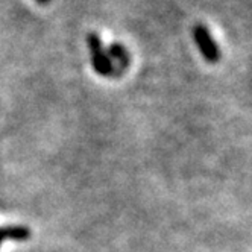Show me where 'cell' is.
<instances>
[{
	"label": "cell",
	"instance_id": "5b68a950",
	"mask_svg": "<svg viewBox=\"0 0 252 252\" xmlns=\"http://www.w3.org/2000/svg\"><path fill=\"white\" fill-rule=\"evenodd\" d=\"M37 2H38V3H41V5H46V3H49V2H50V0H37Z\"/></svg>",
	"mask_w": 252,
	"mask_h": 252
},
{
	"label": "cell",
	"instance_id": "277c9868",
	"mask_svg": "<svg viewBox=\"0 0 252 252\" xmlns=\"http://www.w3.org/2000/svg\"><path fill=\"white\" fill-rule=\"evenodd\" d=\"M31 229L25 225H14V226H5L0 228V245L5 240H14V242H26L31 239Z\"/></svg>",
	"mask_w": 252,
	"mask_h": 252
},
{
	"label": "cell",
	"instance_id": "6da1fadb",
	"mask_svg": "<svg viewBox=\"0 0 252 252\" xmlns=\"http://www.w3.org/2000/svg\"><path fill=\"white\" fill-rule=\"evenodd\" d=\"M87 44L90 49V60L94 71L100 76H113L114 75V65L113 61L108 58L106 50L103 49L102 40L97 33L92 32L87 35Z\"/></svg>",
	"mask_w": 252,
	"mask_h": 252
},
{
	"label": "cell",
	"instance_id": "7a4b0ae2",
	"mask_svg": "<svg viewBox=\"0 0 252 252\" xmlns=\"http://www.w3.org/2000/svg\"><path fill=\"white\" fill-rule=\"evenodd\" d=\"M193 38H194L197 49L201 52V55L204 57V60L207 63L216 64L220 61V49H219L218 43L214 41V38L211 37V33L207 26L196 25L193 28Z\"/></svg>",
	"mask_w": 252,
	"mask_h": 252
},
{
	"label": "cell",
	"instance_id": "3957f363",
	"mask_svg": "<svg viewBox=\"0 0 252 252\" xmlns=\"http://www.w3.org/2000/svg\"><path fill=\"white\" fill-rule=\"evenodd\" d=\"M106 55H108V58H110L111 61H116L119 64V67L114 70V76H120L123 71L126 70V67L129 65V53H128V50L125 49V46L120 44V43L110 44Z\"/></svg>",
	"mask_w": 252,
	"mask_h": 252
}]
</instances>
